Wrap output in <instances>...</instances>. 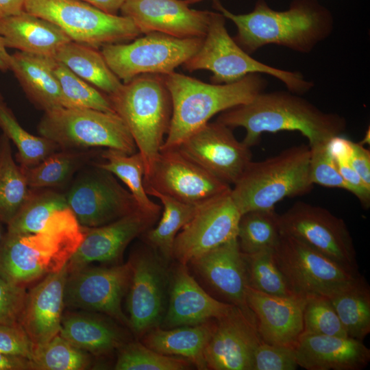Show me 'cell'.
<instances>
[{
	"label": "cell",
	"mask_w": 370,
	"mask_h": 370,
	"mask_svg": "<svg viewBox=\"0 0 370 370\" xmlns=\"http://www.w3.org/2000/svg\"><path fill=\"white\" fill-rule=\"evenodd\" d=\"M213 8L234 23L232 38L249 55L267 45L309 53L334 27L332 12L319 0H293L284 11L273 10L265 0H258L246 14H234L219 0H213Z\"/></svg>",
	"instance_id": "6da1fadb"
},
{
	"label": "cell",
	"mask_w": 370,
	"mask_h": 370,
	"mask_svg": "<svg viewBox=\"0 0 370 370\" xmlns=\"http://www.w3.org/2000/svg\"><path fill=\"white\" fill-rule=\"evenodd\" d=\"M230 128L245 130L243 142L250 148L263 133L297 131L308 140V146L328 143L347 127L345 117L326 112L289 90L262 92L252 101L225 110L217 121Z\"/></svg>",
	"instance_id": "7a4b0ae2"
},
{
	"label": "cell",
	"mask_w": 370,
	"mask_h": 370,
	"mask_svg": "<svg viewBox=\"0 0 370 370\" xmlns=\"http://www.w3.org/2000/svg\"><path fill=\"white\" fill-rule=\"evenodd\" d=\"M84 237L83 227L69 207L56 212L39 232L6 231L0 242V276L25 287L61 270Z\"/></svg>",
	"instance_id": "3957f363"
},
{
	"label": "cell",
	"mask_w": 370,
	"mask_h": 370,
	"mask_svg": "<svg viewBox=\"0 0 370 370\" xmlns=\"http://www.w3.org/2000/svg\"><path fill=\"white\" fill-rule=\"evenodd\" d=\"M163 76L171 97L172 116L161 149L177 147L214 115L250 102L267 86L260 73L222 84L206 83L175 72Z\"/></svg>",
	"instance_id": "277c9868"
},
{
	"label": "cell",
	"mask_w": 370,
	"mask_h": 370,
	"mask_svg": "<svg viewBox=\"0 0 370 370\" xmlns=\"http://www.w3.org/2000/svg\"><path fill=\"white\" fill-rule=\"evenodd\" d=\"M108 96L143 157L145 177L160 151L171 123L172 101L164 76L139 75Z\"/></svg>",
	"instance_id": "5b68a950"
},
{
	"label": "cell",
	"mask_w": 370,
	"mask_h": 370,
	"mask_svg": "<svg viewBox=\"0 0 370 370\" xmlns=\"http://www.w3.org/2000/svg\"><path fill=\"white\" fill-rule=\"evenodd\" d=\"M310 147H288L261 161H251L231 188L241 214L255 210L275 209L286 197L303 195L314 184L310 176Z\"/></svg>",
	"instance_id": "8992f818"
},
{
	"label": "cell",
	"mask_w": 370,
	"mask_h": 370,
	"mask_svg": "<svg viewBox=\"0 0 370 370\" xmlns=\"http://www.w3.org/2000/svg\"><path fill=\"white\" fill-rule=\"evenodd\" d=\"M225 17L220 12H212L208 32L199 51L182 64L193 72L208 70L212 73L211 83L215 84L235 82L251 73L271 75L281 81L287 90L303 95L314 87L298 71L273 67L260 62L246 53L230 36L225 26Z\"/></svg>",
	"instance_id": "52a82bcc"
},
{
	"label": "cell",
	"mask_w": 370,
	"mask_h": 370,
	"mask_svg": "<svg viewBox=\"0 0 370 370\" xmlns=\"http://www.w3.org/2000/svg\"><path fill=\"white\" fill-rule=\"evenodd\" d=\"M38 131L64 150L105 147L127 154L137 151L127 127L116 112L61 107L44 112Z\"/></svg>",
	"instance_id": "ba28073f"
},
{
	"label": "cell",
	"mask_w": 370,
	"mask_h": 370,
	"mask_svg": "<svg viewBox=\"0 0 370 370\" xmlns=\"http://www.w3.org/2000/svg\"><path fill=\"white\" fill-rule=\"evenodd\" d=\"M24 11L58 25L72 41L97 49L128 42L142 34L127 17L79 0H26Z\"/></svg>",
	"instance_id": "9c48e42d"
},
{
	"label": "cell",
	"mask_w": 370,
	"mask_h": 370,
	"mask_svg": "<svg viewBox=\"0 0 370 370\" xmlns=\"http://www.w3.org/2000/svg\"><path fill=\"white\" fill-rule=\"evenodd\" d=\"M203 40L152 32L132 42L106 45L101 52L112 71L126 83L142 74L174 72L199 51Z\"/></svg>",
	"instance_id": "30bf717a"
},
{
	"label": "cell",
	"mask_w": 370,
	"mask_h": 370,
	"mask_svg": "<svg viewBox=\"0 0 370 370\" xmlns=\"http://www.w3.org/2000/svg\"><path fill=\"white\" fill-rule=\"evenodd\" d=\"M281 235L293 237L358 275L356 251L343 219L328 210L303 201L278 216Z\"/></svg>",
	"instance_id": "8fae6325"
},
{
	"label": "cell",
	"mask_w": 370,
	"mask_h": 370,
	"mask_svg": "<svg viewBox=\"0 0 370 370\" xmlns=\"http://www.w3.org/2000/svg\"><path fill=\"white\" fill-rule=\"evenodd\" d=\"M132 276L127 291L129 327L142 337L160 326L169 295L170 268L168 261L146 244L131 254Z\"/></svg>",
	"instance_id": "7c38bea8"
},
{
	"label": "cell",
	"mask_w": 370,
	"mask_h": 370,
	"mask_svg": "<svg viewBox=\"0 0 370 370\" xmlns=\"http://www.w3.org/2000/svg\"><path fill=\"white\" fill-rule=\"evenodd\" d=\"M273 255L291 291L303 297H329L360 275L288 236L281 235Z\"/></svg>",
	"instance_id": "4fadbf2b"
},
{
	"label": "cell",
	"mask_w": 370,
	"mask_h": 370,
	"mask_svg": "<svg viewBox=\"0 0 370 370\" xmlns=\"http://www.w3.org/2000/svg\"><path fill=\"white\" fill-rule=\"evenodd\" d=\"M65 196L84 227L108 224L139 209L128 189L112 173L94 164L77 175Z\"/></svg>",
	"instance_id": "5bb4252c"
},
{
	"label": "cell",
	"mask_w": 370,
	"mask_h": 370,
	"mask_svg": "<svg viewBox=\"0 0 370 370\" xmlns=\"http://www.w3.org/2000/svg\"><path fill=\"white\" fill-rule=\"evenodd\" d=\"M131 276L129 260L109 267L88 264L68 270L64 306L99 312L129 326L121 303L128 291Z\"/></svg>",
	"instance_id": "9a60e30c"
},
{
	"label": "cell",
	"mask_w": 370,
	"mask_h": 370,
	"mask_svg": "<svg viewBox=\"0 0 370 370\" xmlns=\"http://www.w3.org/2000/svg\"><path fill=\"white\" fill-rule=\"evenodd\" d=\"M144 185L145 188H152L195 206H200L232 188L177 147L160 150L151 171L144 177Z\"/></svg>",
	"instance_id": "2e32d148"
},
{
	"label": "cell",
	"mask_w": 370,
	"mask_h": 370,
	"mask_svg": "<svg viewBox=\"0 0 370 370\" xmlns=\"http://www.w3.org/2000/svg\"><path fill=\"white\" fill-rule=\"evenodd\" d=\"M241 216L231 190L199 206L175 238L173 259L187 265L193 259L236 238Z\"/></svg>",
	"instance_id": "e0dca14e"
},
{
	"label": "cell",
	"mask_w": 370,
	"mask_h": 370,
	"mask_svg": "<svg viewBox=\"0 0 370 370\" xmlns=\"http://www.w3.org/2000/svg\"><path fill=\"white\" fill-rule=\"evenodd\" d=\"M176 147L230 186L238 180L252 160L250 147L236 138L232 128L217 121L208 122Z\"/></svg>",
	"instance_id": "ac0fdd59"
},
{
	"label": "cell",
	"mask_w": 370,
	"mask_h": 370,
	"mask_svg": "<svg viewBox=\"0 0 370 370\" xmlns=\"http://www.w3.org/2000/svg\"><path fill=\"white\" fill-rule=\"evenodd\" d=\"M262 342L256 317L234 306L214 321L204 352L206 369L253 370L254 354Z\"/></svg>",
	"instance_id": "d6986e66"
},
{
	"label": "cell",
	"mask_w": 370,
	"mask_h": 370,
	"mask_svg": "<svg viewBox=\"0 0 370 370\" xmlns=\"http://www.w3.org/2000/svg\"><path fill=\"white\" fill-rule=\"evenodd\" d=\"M120 12L142 34L159 32L178 38H204L212 14L190 8L185 0H125Z\"/></svg>",
	"instance_id": "ffe728a7"
},
{
	"label": "cell",
	"mask_w": 370,
	"mask_h": 370,
	"mask_svg": "<svg viewBox=\"0 0 370 370\" xmlns=\"http://www.w3.org/2000/svg\"><path fill=\"white\" fill-rule=\"evenodd\" d=\"M187 265L207 285L212 296L255 317L246 301L248 285L237 238L193 259Z\"/></svg>",
	"instance_id": "44dd1931"
},
{
	"label": "cell",
	"mask_w": 370,
	"mask_h": 370,
	"mask_svg": "<svg viewBox=\"0 0 370 370\" xmlns=\"http://www.w3.org/2000/svg\"><path fill=\"white\" fill-rule=\"evenodd\" d=\"M234 306L212 296L179 262L170 269L167 307L160 327L172 328L195 325L219 319Z\"/></svg>",
	"instance_id": "7402d4cb"
},
{
	"label": "cell",
	"mask_w": 370,
	"mask_h": 370,
	"mask_svg": "<svg viewBox=\"0 0 370 370\" xmlns=\"http://www.w3.org/2000/svg\"><path fill=\"white\" fill-rule=\"evenodd\" d=\"M158 218L138 209L101 226L83 227L84 239L68 262V270L93 262H119L130 242L151 228Z\"/></svg>",
	"instance_id": "603a6c76"
},
{
	"label": "cell",
	"mask_w": 370,
	"mask_h": 370,
	"mask_svg": "<svg viewBox=\"0 0 370 370\" xmlns=\"http://www.w3.org/2000/svg\"><path fill=\"white\" fill-rule=\"evenodd\" d=\"M246 301L263 342L295 347L304 330L306 297L271 295L247 286Z\"/></svg>",
	"instance_id": "cb8c5ba5"
},
{
	"label": "cell",
	"mask_w": 370,
	"mask_h": 370,
	"mask_svg": "<svg viewBox=\"0 0 370 370\" xmlns=\"http://www.w3.org/2000/svg\"><path fill=\"white\" fill-rule=\"evenodd\" d=\"M67 274L66 264L59 271L43 278L27 292L20 325L34 347L45 344L60 334Z\"/></svg>",
	"instance_id": "d4e9b609"
},
{
	"label": "cell",
	"mask_w": 370,
	"mask_h": 370,
	"mask_svg": "<svg viewBox=\"0 0 370 370\" xmlns=\"http://www.w3.org/2000/svg\"><path fill=\"white\" fill-rule=\"evenodd\" d=\"M295 349L298 365L307 370H361L370 361V349L349 336L302 333Z\"/></svg>",
	"instance_id": "484cf974"
},
{
	"label": "cell",
	"mask_w": 370,
	"mask_h": 370,
	"mask_svg": "<svg viewBox=\"0 0 370 370\" xmlns=\"http://www.w3.org/2000/svg\"><path fill=\"white\" fill-rule=\"evenodd\" d=\"M0 32L6 48L52 58L71 41L58 25L25 11L0 19Z\"/></svg>",
	"instance_id": "4316f807"
},
{
	"label": "cell",
	"mask_w": 370,
	"mask_h": 370,
	"mask_svg": "<svg viewBox=\"0 0 370 370\" xmlns=\"http://www.w3.org/2000/svg\"><path fill=\"white\" fill-rule=\"evenodd\" d=\"M52 57L17 51L11 55L12 71L26 97L34 106L47 112L61 108V92L54 73Z\"/></svg>",
	"instance_id": "83f0119b"
},
{
	"label": "cell",
	"mask_w": 370,
	"mask_h": 370,
	"mask_svg": "<svg viewBox=\"0 0 370 370\" xmlns=\"http://www.w3.org/2000/svg\"><path fill=\"white\" fill-rule=\"evenodd\" d=\"M215 320L172 328L158 326L142 336L143 343L160 354L184 358L198 369H206L204 352Z\"/></svg>",
	"instance_id": "f1b7e54d"
},
{
	"label": "cell",
	"mask_w": 370,
	"mask_h": 370,
	"mask_svg": "<svg viewBox=\"0 0 370 370\" xmlns=\"http://www.w3.org/2000/svg\"><path fill=\"white\" fill-rule=\"evenodd\" d=\"M60 335L77 348L95 355L108 354L125 343L123 334L115 325L91 314L63 315Z\"/></svg>",
	"instance_id": "f546056e"
},
{
	"label": "cell",
	"mask_w": 370,
	"mask_h": 370,
	"mask_svg": "<svg viewBox=\"0 0 370 370\" xmlns=\"http://www.w3.org/2000/svg\"><path fill=\"white\" fill-rule=\"evenodd\" d=\"M54 58L107 95L115 92L123 84L97 48L71 40L57 51Z\"/></svg>",
	"instance_id": "4dcf8cb0"
},
{
	"label": "cell",
	"mask_w": 370,
	"mask_h": 370,
	"mask_svg": "<svg viewBox=\"0 0 370 370\" xmlns=\"http://www.w3.org/2000/svg\"><path fill=\"white\" fill-rule=\"evenodd\" d=\"M328 298L347 336L362 341L370 332V288L363 276Z\"/></svg>",
	"instance_id": "1f68e13d"
},
{
	"label": "cell",
	"mask_w": 370,
	"mask_h": 370,
	"mask_svg": "<svg viewBox=\"0 0 370 370\" xmlns=\"http://www.w3.org/2000/svg\"><path fill=\"white\" fill-rule=\"evenodd\" d=\"M148 195L160 199L163 212L158 225L143 236L147 245L166 261L173 259L175 238L182 228L193 217L199 206L180 202L152 188H145Z\"/></svg>",
	"instance_id": "d6a6232c"
},
{
	"label": "cell",
	"mask_w": 370,
	"mask_h": 370,
	"mask_svg": "<svg viewBox=\"0 0 370 370\" xmlns=\"http://www.w3.org/2000/svg\"><path fill=\"white\" fill-rule=\"evenodd\" d=\"M92 150L57 151L37 165L22 167L30 188H53L66 184L94 157Z\"/></svg>",
	"instance_id": "836d02e7"
},
{
	"label": "cell",
	"mask_w": 370,
	"mask_h": 370,
	"mask_svg": "<svg viewBox=\"0 0 370 370\" xmlns=\"http://www.w3.org/2000/svg\"><path fill=\"white\" fill-rule=\"evenodd\" d=\"M101 156L105 161L93 164L120 179L127 187L140 210L160 217L161 206L149 199L145 188V170L141 154L138 151L127 154L116 149H106Z\"/></svg>",
	"instance_id": "e575fe53"
},
{
	"label": "cell",
	"mask_w": 370,
	"mask_h": 370,
	"mask_svg": "<svg viewBox=\"0 0 370 370\" xmlns=\"http://www.w3.org/2000/svg\"><path fill=\"white\" fill-rule=\"evenodd\" d=\"M28 186L21 166L12 156L10 140L0 136V221L7 225L27 200Z\"/></svg>",
	"instance_id": "d590c367"
},
{
	"label": "cell",
	"mask_w": 370,
	"mask_h": 370,
	"mask_svg": "<svg viewBox=\"0 0 370 370\" xmlns=\"http://www.w3.org/2000/svg\"><path fill=\"white\" fill-rule=\"evenodd\" d=\"M68 207L65 194L53 188H31L27 200L6 225V231L18 234L39 232L56 212Z\"/></svg>",
	"instance_id": "8d00e7d4"
},
{
	"label": "cell",
	"mask_w": 370,
	"mask_h": 370,
	"mask_svg": "<svg viewBox=\"0 0 370 370\" xmlns=\"http://www.w3.org/2000/svg\"><path fill=\"white\" fill-rule=\"evenodd\" d=\"M0 128L16 147V160L23 167L34 166L53 153L61 150L51 140L26 131L18 122L1 93Z\"/></svg>",
	"instance_id": "74e56055"
},
{
	"label": "cell",
	"mask_w": 370,
	"mask_h": 370,
	"mask_svg": "<svg viewBox=\"0 0 370 370\" xmlns=\"http://www.w3.org/2000/svg\"><path fill=\"white\" fill-rule=\"evenodd\" d=\"M275 209L255 210L241 214L237 241L242 253L251 254L274 249L281 234Z\"/></svg>",
	"instance_id": "f35d334b"
},
{
	"label": "cell",
	"mask_w": 370,
	"mask_h": 370,
	"mask_svg": "<svg viewBox=\"0 0 370 370\" xmlns=\"http://www.w3.org/2000/svg\"><path fill=\"white\" fill-rule=\"evenodd\" d=\"M53 71L60 85L63 108L115 112L106 94L78 77L66 66L56 60Z\"/></svg>",
	"instance_id": "ab89813d"
},
{
	"label": "cell",
	"mask_w": 370,
	"mask_h": 370,
	"mask_svg": "<svg viewBox=\"0 0 370 370\" xmlns=\"http://www.w3.org/2000/svg\"><path fill=\"white\" fill-rule=\"evenodd\" d=\"M31 361L33 370H82L91 364L89 353L77 348L62 336L34 347Z\"/></svg>",
	"instance_id": "60d3db41"
},
{
	"label": "cell",
	"mask_w": 370,
	"mask_h": 370,
	"mask_svg": "<svg viewBox=\"0 0 370 370\" xmlns=\"http://www.w3.org/2000/svg\"><path fill=\"white\" fill-rule=\"evenodd\" d=\"M243 257L249 287L271 295H296L290 289L275 263L273 249L251 254L243 253Z\"/></svg>",
	"instance_id": "b9f144b4"
},
{
	"label": "cell",
	"mask_w": 370,
	"mask_h": 370,
	"mask_svg": "<svg viewBox=\"0 0 370 370\" xmlns=\"http://www.w3.org/2000/svg\"><path fill=\"white\" fill-rule=\"evenodd\" d=\"M193 365L188 360L160 354L143 343L130 342L119 347L116 370H184Z\"/></svg>",
	"instance_id": "7bdbcfd3"
},
{
	"label": "cell",
	"mask_w": 370,
	"mask_h": 370,
	"mask_svg": "<svg viewBox=\"0 0 370 370\" xmlns=\"http://www.w3.org/2000/svg\"><path fill=\"white\" fill-rule=\"evenodd\" d=\"M302 333L348 336L329 299L323 296L306 297Z\"/></svg>",
	"instance_id": "ee69618b"
},
{
	"label": "cell",
	"mask_w": 370,
	"mask_h": 370,
	"mask_svg": "<svg viewBox=\"0 0 370 370\" xmlns=\"http://www.w3.org/2000/svg\"><path fill=\"white\" fill-rule=\"evenodd\" d=\"M328 147L349 191L358 199L363 208H369L370 188L362 182L350 163V140L336 136L330 140Z\"/></svg>",
	"instance_id": "f6af8a7d"
},
{
	"label": "cell",
	"mask_w": 370,
	"mask_h": 370,
	"mask_svg": "<svg viewBox=\"0 0 370 370\" xmlns=\"http://www.w3.org/2000/svg\"><path fill=\"white\" fill-rule=\"evenodd\" d=\"M328 143L309 147L310 180L313 184L349 191V187L339 173L335 161L329 151Z\"/></svg>",
	"instance_id": "bcb514c9"
},
{
	"label": "cell",
	"mask_w": 370,
	"mask_h": 370,
	"mask_svg": "<svg viewBox=\"0 0 370 370\" xmlns=\"http://www.w3.org/2000/svg\"><path fill=\"white\" fill-rule=\"evenodd\" d=\"M298 367L294 347L262 341L254 354L253 370H295Z\"/></svg>",
	"instance_id": "7dc6e473"
},
{
	"label": "cell",
	"mask_w": 370,
	"mask_h": 370,
	"mask_svg": "<svg viewBox=\"0 0 370 370\" xmlns=\"http://www.w3.org/2000/svg\"><path fill=\"white\" fill-rule=\"evenodd\" d=\"M27 295L25 287L14 284L0 276V324H20Z\"/></svg>",
	"instance_id": "c3c4849f"
},
{
	"label": "cell",
	"mask_w": 370,
	"mask_h": 370,
	"mask_svg": "<svg viewBox=\"0 0 370 370\" xmlns=\"http://www.w3.org/2000/svg\"><path fill=\"white\" fill-rule=\"evenodd\" d=\"M34 345L20 324H0V352L31 360Z\"/></svg>",
	"instance_id": "681fc988"
},
{
	"label": "cell",
	"mask_w": 370,
	"mask_h": 370,
	"mask_svg": "<svg viewBox=\"0 0 370 370\" xmlns=\"http://www.w3.org/2000/svg\"><path fill=\"white\" fill-rule=\"evenodd\" d=\"M350 163L367 186L370 188V152L363 145L350 140Z\"/></svg>",
	"instance_id": "f907efd6"
},
{
	"label": "cell",
	"mask_w": 370,
	"mask_h": 370,
	"mask_svg": "<svg viewBox=\"0 0 370 370\" xmlns=\"http://www.w3.org/2000/svg\"><path fill=\"white\" fill-rule=\"evenodd\" d=\"M0 370H33L30 359L0 352Z\"/></svg>",
	"instance_id": "816d5d0a"
},
{
	"label": "cell",
	"mask_w": 370,
	"mask_h": 370,
	"mask_svg": "<svg viewBox=\"0 0 370 370\" xmlns=\"http://www.w3.org/2000/svg\"><path fill=\"white\" fill-rule=\"evenodd\" d=\"M88 3L97 9L113 15L120 12L125 0H79Z\"/></svg>",
	"instance_id": "f5cc1de1"
},
{
	"label": "cell",
	"mask_w": 370,
	"mask_h": 370,
	"mask_svg": "<svg viewBox=\"0 0 370 370\" xmlns=\"http://www.w3.org/2000/svg\"><path fill=\"white\" fill-rule=\"evenodd\" d=\"M26 0H0V19L24 11Z\"/></svg>",
	"instance_id": "db71d44e"
},
{
	"label": "cell",
	"mask_w": 370,
	"mask_h": 370,
	"mask_svg": "<svg viewBox=\"0 0 370 370\" xmlns=\"http://www.w3.org/2000/svg\"><path fill=\"white\" fill-rule=\"evenodd\" d=\"M11 55L8 53L0 32V71L5 72L10 70Z\"/></svg>",
	"instance_id": "11a10c76"
},
{
	"label": "cell",
	"mask_w": 370,
	"mask_h": 370,
	"mask_svg": "<svg viewBox=\"0 0 370 370\" xmlns=\"http://www.w3.org/2000/svg\"><path fill=\"white\" fill-rule=\"evenodd\" d=\"M5 225V224L0 221V242L1 241L3 237L4 236L6 232V230L5 229V227H4Z\"/></svg>",
	"instance_id": "9f6ffc18"
},
{
	"label": "cell",
	"mask_w": 370,
	"mask_h": 370,
	"mask_svg": "<svg viewBox=\"0 0 370 370\" xmlns=\"http://www.w3.org/2000/svg\"><path fill=\"white\" fill-rule=\"evenodd\" d=\"M185 1H186L187 3H188L190 5V4L198 3V2L204 1V0H185Z\"/></svg>",
	"instance_id": "6f0895ef"
}]
</instances>
